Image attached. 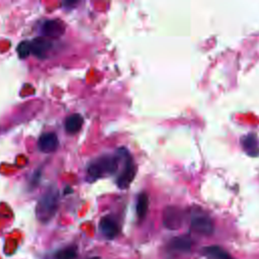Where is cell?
<instances>
[{"instance_id":"6da1fadb","label":"cell","mask_w":259,"mask_h":259,"mask_svg":"<svg viewBox=\"0 0 259 259\" xmlns=\"http://www.w3.org/2000/svg\"><path fill=\"white\" fill-rule=\"evenodd\" d=\"M58 190L51 188L38 200L36 205V217L41 223L49 222L58 209Z\"/></svg>"},{"instance_id":"ba28073f","label":"cell","mask_w":259,"mask_h":259,"mask_svg":"<svg viewBox=\"0 0 259 259\" xmlns=\"http://www.w3.org/2000/svg\"><path fill=\"white\" fill-rule=\"evenodd\" d=\"M38 149L44 153L55 152L59 146V140L56 134L46 133L42 134L37 142Z\"/></svg>"},{"instance_id":"5b68a950","label":"cell","mask_w":259,"mask_h":259,"mask_svg":"<svg viewBox=\"0 0 259 259\" xmlns=\"http://www.w3.org/2000/svg\"><path fill=\"white\" fill-rule=\"evenodd\" d=\"M65 24L58 19L46 20L41 25L42 34L47 37H60L65 32Z\"/></svg>"},{"instance_id":"7c38bea8","label":"cell","mask_w":259,"mask_h":259,"mask_svg":"<svg viewBox=\"0 0 259 259\" xmlns=\"http://www.w3.org/2000/svg\"><path fill=\"white\" fill-rule=\"evenodd\" d=\"M203 254L207 259H234L225 249L217 245L204 247Z\"/></svg>"},{"instance_id":"8992f818","label":"cell","mask_w":259,"mask_h":259,"mask_svg":"<svg viewBox=\"0 0 259 259\" xmlns=\"http://www.w3.org/2000/svg\"><path fill=\"white\" fill-rule=\"evenodd\" d=\"M52 41L46 37H36L30 42V51L37 58L48 57L49 52L52 49Z\"/></svg>"},{"instance_id":"52a82bcc","label":"cell","mask_w":259,"mask_h":259,"mask_svg":"<svg viewBox=\"0 0 259 259\" xmlns=\"http://www.w3.org/2000/svg\"><path fill=\"white\" fill-rule=\"evenodd\" d=\"M137 169L135 164L133 163L132 159L130 157H127L126 161H125V166L123 168V171L120 173V175L118 176L117 179V185L120 188H126L128 187V185L132 183V181L135 178Z\"/></svg>"},{"instance_id":"9a60e30c","label":"cell","mask_w":259,"mask_h":259,"mask_svg":"<svg viewBox=\"0 0 259 259\" xmlns=\"http://www.w3.org/2000/svg\"><path fill=\"white\" fill-rule=\"evenodd\" d=\"M77 256V250L74 247L65 248L56 253L55 259H75Z\"/></svg>"},{"instance_id":"2e32d148","label":"cell","mask_w":259,"mask_h":259,"mask_svg":"<svg viewBox=\"0 0 259 259\" xmlns=\"http://www.w3.org/2000/svg\"><path fill=\"white\" fill-rule=\"evenodd\" d=\"M31 53L30 51V42L28 41H22L18 45L17 47V54L20 59L26 58L29 54Z\"/></svg>"},{"instance_id":"277c9868","label":"cell","mask_w":259,"mask_h":259,"mask_svg":"<svg viewBox=\"0 0 259 259\" xmlns=\"http://www.w3.org/2000/svg\"><path fill=\"white\" fill-rule=\"evenodd\" d=\"M191 229L201 235H211L213 233V223L207 215H196L191 220Z\"/></svg>"},{"instance_id":"9c48e42d","label":"cell","mask_w":259,"mask_h":259,"mask_svg":"<svg viewBox=\"0 0 259 259\" xmlns=\"http://www.w3.org/2000/svg\"><path fill=\"white\" fill-rule=\"evenodd\" d=\"M100 232L107 239H113L118 234V226L116 222L110 217H104L99 223Z\"/></svg>"},{"instance_id":"8fae6325","label":"cell","mask_w":259,"mask_h":259,"mask_svg":"<svg viewBox=\"0 0 259 259\" xmlns=\"http://www.w3.org/2000/svg\"><path fill=\"white\" fill-rule=\"evenodd\" d=\"M242 146L245 152L250 156H257L259 154V141L255 135L245 136L242 140Z\"/></svg>"},{"instance_id":"4fadbf2b","label":"cell","mask_w":259,"mask_h":259,"mask_svg":"<svg viewBox=\"0 0 259 259\" xmlns=\"http://www.w3.org/2000/svg\"><path fill=\"white\" fill-rule=\"evenodd\" d=\"M82 124H83V117L78 113L70 115L65 121V127L69 134L78 133Z\"/></svg>"},{"instance_id":"7a4b0ae2","label":"cell","mask_w":259,"mask_h":259,"mask_svg":"<svg viewBox=\"0 0 259 259\" xmlns=\"http://www.w3.org/2000/svg\"><path fill=\"white\" fill-rule=\"evenodd\" d=\"M118 159L113 156H102L97 158L88 166V174L92 178H100L113 174L118 166Z\"/></svg>"},{"instance_id":"e0dca14e","label":"cell","mask_w":259,"mask_h":259,"mask_svg":"<svg viewBox=\"0 0 259 259\" xmlns=\"http://www.w3.org/2000/svg\"><path fill=\"white\" fill-rule=\"evenodd\" d=\"M91 259H100L99 257H93V258H91Z\"/></svg>"},{"instance_id":"5bb4252c","label":"cell","mask_w":259,"mask_h":259,"mask_svg":"<svg viewBox=\"0 0 259 259\" xmlns=\"http://www.w3.org/2000/svg\"><path fill=\"white\" fill-rule=\"evenodd\" d=\"M149 207V197L148 195L143 192L140 193L137 201V214L140 219H144Z\"/></svg>"},{"instance_id":"30bf717a","label":"cell","mask_w":259,"mask_h":259,"mask_svg":"<svg viewBox=\"0 0 259 259\" xmlns=\"http://www.w3.org/2000/svg\"><path fill=\"white\" fill-rule=\"evenodd\" d=\"M192 240L189 236H179L173 238L169 243V249L176 252H189L192 248Z\"/></svg>"},{"instance_id":"3957f363","label":"cell","mask_w":259,"mask_h":259,"mask_svg":"<svg viewBox=\"0 0 259 259\" xmlns=\"http://www.w3.org/2000/svg\"><path fill=\"white\" fill-rule=\"evenodd\" d=\"M163 224L169 230H177L182 224V212L176 206H167L163 211Z\"/></svg>"}]
</instances>
